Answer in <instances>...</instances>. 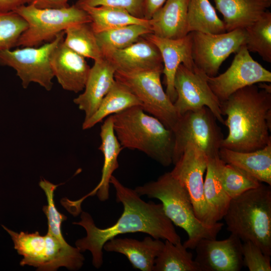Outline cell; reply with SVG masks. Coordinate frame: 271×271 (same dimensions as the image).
Instances as JSON below:
<instances>
[{"label":"cell","instance_id":"cell-25","mask_svg":"<svg viewBox=\"0 0 271 271\" xmlns=\"http://www.w3.org/2000/svg\"><path fill=\"white\" fill-rule=\"evenodd\" d=\"M134 106L142 107V103L126 86L116 81L95 113L83 122L82 129L91 128L105 117Z\"/></svg>","mask_w":271,"mask_h":271},{"label":"cell","instance_id":"cell-8","mask_svg":"<svg viewBox=\"0 0 271 271\" xmlns=\"http://www.w3.org/2000/svg\"><path fill=\"white\" fill-rule=\"evenodd\" d=\"M217 119L207 107L188 111L180 115L173 130L175 137L173 164L181 157L186 146L189 143L198 147L207 156L219 157L223 136Z\"/></svg>","mask_w":271,"mask_h":271},{"label":"cell","instance_id":"cell-26","mask_svg":"<svg viewBox=\"0 0 271 271\" xmlns=\"http://www.w3.org/2000/svg\"><path fill=\"white\" fill-rule=\"evenodd\" d=\"M81 9L89 15L95 33L132 24L151 28L150 20L137 18L123 9L108 6H84Z\"/></svg>","mask_w":271,"mask_h":271},{"label":"cell","instance_id":"cell-9","mask_svg":"<svg viewBox=\"0 0 271 271\" xmlns=\"http://www.w3.org/2000/svg\"><path fill=\"white\" fill-rule=\"evenodd\" d=\"M160 70L134 73L116 71V81L126 86L141 101L146 112L155 117L172 131L178 121V114L173 102L164 90Z\"/></svg>","mask_w":271,"mask_h":271},{"label":"cell","instance_id":"cell-3","mask_svg":"<svg viewBox=\"0 0 271 271\" xmlns=\"http://www.w3.org/2000/svg\"><path fill=\"white\" fill-rule=\"evenodd\" d=\"M115 134L122 148L137 150L164 167L173 164V131L141 106L112 115Z\"/></svg>","mask_w":271,"mask_h":271},{"label":"cell","instance_id":"cell-31","mask_svg":"<svg viewBox=\"0 0 271 271\" xmlns=\"http://www.w3.org/2000/svg\"><path fill=\"white\" fill-rule=\"evenodd\" d=\"M153 33L149 27L132 24L95 33L103 54L108 51L124 48L146 35Z\"/></svg>","mask_w":271,"mask_h":271},{"label":"cell","instance_id":"cell-19","mask_svg":"<svg viewBox=\"0 0 271 271\" xmlns=\"http://www.w3.org/2000/svg\"><path fill=\"white\" fill-rule=\"evenodd\" d=\"M63 41L51 54V68L63 89L78 93L84 88L91 67L85 58L69 48Z\"/></svg>","mask_w":271,"mask_h":271},{"label":"cell","instance_id":"cell-6","mask_svg":"<svg viewBox=\"0 0 271 271\" xmlns=\"http://www.w3.org/2000/svg\"><path fill=\"white\" fill-rule=\"evenodd\" d=\"M2 226L11 236L14 248L23 256L21 266H33L42 271H54L61 266L75 270L83 264L84 258L78 248L48 232L41 235L38 231L17 232Z\"/></svg>","mask_w":271,"mask_h":271},{"label":"cell","instance_id":"cell-15","mask_svg":"<svg viewBox=\"0 0 271 271\" xmlns=\"http://www.w3.org/2000/svg\"><path fill=\"white\" fill-rule=\"evenodd\" d=\"M100 137L101 145L98 149L102 153L104 162L99 183L90 193L79 200L71 201L64 198L61 201L62 205L74 216L82 211L81 204L87 197L96 194L101 201H105L109 198L110 179L119 167L117 158L123 149L114 131L112 115L107 117L101 125Z\"/></svg>","mask_w":271,"mask_h":271},{"label":"cell","instance_id":"cell-18","mask_svg":"<svg viewBox=\"0 0 271 271\" xmlns=\"http://www.w3.org/2000/svg\"><path fill=\"white\" fill-rule=\"evenodd\" d=\"M103 55L114 65L116 71L134 73L163 70L160 51L144 36L124 48L108 51Z\"/></svg>","mask_w":271,"mask_h":271},{"label":"cell","instance_id":"cell-30","mask_svg":"<svg viewBox=\"0 0 271 271\" xmlns=\"http://www.w3.org/2000/svg\"><path fill=\"white\" fill-rule=\"evenodd\" d=\"M215 165L222 187L231 199L261 184L245 171L232 164L225 163L219 157L216 158Z\"/></svg>","mask_w":271,"mask_h":271},{"label":"cell","instance_id":"cell-2","mask_svg":"<svg viewBox=\"0 0 271 271\" xmlns=\"http://www.w3.org/2000/svg\"><path fill=\"white\" fill-rule=\"evenodd\" d=\"M220 110L228 129L221 148L247 152L271 142V92L255 84L244 87L221 102Z\"/></svg>","mask_w":271,"mask_h":271},{"label":"cell","instance_id":"cell-12","mask_svg":"<svg viewBox=\"0 0 271 271\" xmlns=\"http://www.w3.org/2000/svg\"><path fill=\"white\" fill-rule=\"evenodd\" d=\"M195 66L209 77L217 75L222 63L245 44L244 29L220 34L190 32Z\"/></svg>","mask_w":271,"mask_h":271},{"label":"cell","instance_id":"cell-4","mask_svg":"<svg viewBox=\"0 0 271 271\" xmlns=\"http://www.w3.org/2000/svg\"><path fill=\"white\" fill-rule=\"evenodd\" d=\"M134 190L140 196L146 195L161 201L166 216L187 233L188 239L183 244L187 249H194L202 239H216L224 225L217 222L210 225L199 220L187 191L170 172L163 174L156 181L137 187Z\"/></svg>","mask_w":271,"mask_h":271},{"label":"cell","instance_id":"cell-5","mask_svg":"<svg viewBox=\"0 0 271 271\" xmlns=\"http://www.w3.org/2000/svg\"><path fill=\"white\" fill-rule=\"evenodd\" d=\"M227 230L271 255V187L261 184L231 199L223 216Z\"/></svg>","mask_w":271,"mask_h":271},{"label":"cell","instance_id":"cell-22","mask_svg":"<svg viewBox=\"0 0 271 271\" xmlns=\"http://www.w3.org/2000/svg\"><path fill=\"white\" fill-rule=\"evenodd\" d=\"M188 0H166L150 20L152 34L171 39L188 35Z\"/></svg>","mask_w":271,"mask_h":271},{"label":"cell","instance_id":"cell-16","mask_svg":"<svg viewBox=\"0 0 271 271\" xmlns=\"http://www.w3.org/2000/svg\"><path fill=\"white\" fill-rule=\"evenodd\" d=\"M242 244L232 234L223 240L202 239L194 249V260L201 271H239L243 265Z\"/></svg>","mask_w":271,"mask_h":271},{"label":"cell","instance_id":"cell-24","mask_svg":"<svg viewBox=\"0 0 271 271\" xmlns=\"http://www.w3.org/2000/svg\"><path fill=\"white\" fill-rule=\"evenodd\" d=\"M219 156L225 163L235 166L260 182L271 185V142L261 149L247 152L221 147Z\"/></svg>","mask_w":271,"mask_h":271},{"label":"cell","instance_id":"cell-27","mask_svg":"<svg viewBox=\"0 0 271 271\" xmlns=\"http://www.w3.org/2000/svg\"><path fill=\"white\" fill-rule=\"evenodd\" d=\"M187 24L189 33L216 34L226 32L223 21L209 0H188Z\"/></svg>","mask_w":271,"mask_h":271},{"label":"cell","instance_id":"cell-33","mask_svg":"<svg viewBox=\"0 0 271 271\" xmlns=\"http://www.w3.org/2000/svg\"><path fill=\"white\" fill-rule=\"evenodd\" d=\"M216 158H208L204 193L207 203L220 220L225 214L231 198L223 189L219 180L215 165Z\"/></svg>","mask_w":271,"mask_h":271},{"label":"cell","instance_id":"cell-10","mask_svg":"<svg viewBox=\"0 0 271 271\" xmlns=\"http://www.w3.org/2000/svg\"><path fill=\"white\" fill-rule=\"evenodd\" d=\"M65 32L58 34L51 41L40 47H24L0 51V65L14 69L27 88L31 83L39 84L46 90H51L54 77L50 64L51 54L64 39Z\"/></svg>","mask_w":271,"mask_h":271},{"label":"cell","instance_id":"cell-38","mask_svg":"<svg viewBox=\"0 0 271 271\" xmlns=\"http://www.w3.org/2000/svg\"><path fill=\"white\" fill-rule=\"evenodd\" d=\"M166 0H144V19L150 20Z\"/></svg>","mask_w":271,"mask_h":271},{"label":"cell","instance_id":"cell-39","mask_svg":"<svg viewBox=\"0 0 271 271\" xmlns=\"http://www.w3.org/2000/svg\"><path fill=\"white\" fill-rule=\"evenodd\" d=\"M35 0H0V12L14 11L19 7L33 4Z\"/></svg>","mask_w":271,"mask_h":271},{"label":"cell","instance_id":"cell-29","mask_svg":"<svg viewBox=\"0 0 271 271\" xmlns=\"http://www.w3.org/2000/svg\"><path fill=\"white\" fill-rule=\"evenodd\" d=\"M63 42L69 48L84 58L94 61L103 58L95 33L90 23H81L70 26L65 31Z\"/></svg>","mask_w":271,"mask_h":271},{"label":"cell","instance_id":"cell-36","mask_svg":"<svg viewBox=\"0 0 271 271\" xmlns=\"http://www.w3.org/2000/svg\"><path fill=\"white\" fill-rule=\"evenodd\" d=\"M243 265L249 271H270V258L263 253L261 249L250 241L242 244Z\"/></svg>","mask_w":271,"mask_h":271},{"label":"cell","instance_id":"cell-1","mask_svg":"<svg viewBox=\"0 0 271 271\" xmlns=\"http://www.w3.org/2000/svg\"><path fill=\"white\" fill-rule=\"evenodd\" d=\"M110 183L115 189L116 201L121 203L123 207L122 213L116 223L105 228H98L91 215L84 211L81 214V220L73 222L82 226L86 231V236L77 240L75 245L81 252H91L94 267L99 268L103 263L104 243L120 234L142 232L174 244L181 241L172 222L165 213L162 203L146 202L134 189L125 187L113 175Z\"/></svg>","mask_w":271,"mask_h":271},{"label":"cell","instance_id":"cell-14","mask_svg":"<svg viewBox=\"0 0 271 271\" xmlns=\"http://www.w3.org/2000/svg\"><path fill=\"white\" fill-rule=\"evenodd\" d=\"M211 89L220 102L244 87L271 82V72L251 56L245 45L235 53L229 67L223 73L213 77L206 75Z\"/></svg>","mask_w":271,"mask_h":271},{"label":"cell","instance_id":"cell-34","mask_svg":"<svg viewBox=\"0 0 271 271\" xmlns=\"http://www.w3.org/2000/svg\"><path fill=\"white\" fill-rule=\"evenodd\" d=\"M27 28L26 20L14 11L0 12V51L17 46Z\"/></svg>","mask_w":271,"mask_h":271},{"label":"cell","instance_id":"cell-21","mask_svg":"<svg viewBox=\"0 0 271 271\" xmlns=\"http://www.w3.org/2000/svg\"><path fill=\"white\" fill-rule=\"evenodd\" d=\"M164 245L160 239L150 236L140 241L132 238H113L103 246L106 251L124 254L134 268L142 271H153L155 260Z\"/></svg>","mask_w":271,"mask_h":271},{"label":"cell","instance_id":"cell-20","mask_svg":"<svg viewBox=\"0 0 271 271\" xmlns=\"http://www.w3.org/2000/svg\"><path fill=\"white\" fill-rule=\"evenodd\" d=\"M116 71L114 65L104 57L94 61L84 91L73 99L74 103L85 113L84 121L92 116L104 97L114 85Z\"/></svg>","mask_w":271,"mask_h":271},{"label":"cell","instance_id":"cell-40","mask_svg":"<svg viewBox=\"0 0 271 271\" xmlns=\"http://www.w3.org/2000/svg\"><path fill=\"white\" fill-rule=\"evenodd\" d=\"M70 0H35L32 4L38 8H62L69 6Z\"/></svg>","mask_w":271,"mask_h":271},{"label":"cell","instance_id":"cell-17","mask_svg":"<svg viewBox=\"0 0 271 271\" xmlns=\"http://www.w3.org/2000/svg\"><path fill=\"white\" fill-rule=\"evenodd\" d=\"M144 37L154 43L160 51L163 63L162 73L165 75V92L174 103L177 97L174 79L178 67L182 64L191 70L196 67L192 55L191 33L177 39L163 38L152 33Z\"/></svg>","mask_w":271,"mask_h":271},{"label":"cell","instance_id":"cell-23","mask_svg":"<svg viewBox=\"0 0 271 271\" xmlns=\"http://www.w3.org/2000/svg\"><path fill=\"white\" fill-rule=\"evenodd\" d=\"M213 1L223 16L226 32L249 26L271 6V0Z\"/></svg>","mask_w":271,"mask_h":271},{"label":"cell","instance_id":"cell-11","mask_svg":"<svg viewBox=\"0 0 271 271\" xmlns=\"http://www.w3.org/2000/svg\"><path fill=\"white\" fill-rule=\"evenodd\" d=\"M207 161L206 155L196 145L189 143L170 172L187 191L197 218L212 225L219 220L204 196L203 176Z\"/></svg>","mask_w":271,"mask_h":271},{"label":"cell","instance_id":"cell-37","mask_svg":"<svg viewBox=\"0 0 271 271\" xmlns=\"http://www.w3.org/2000/svg\"><path fill=\"white\" fill-rule=\"evenodd\" d=\"M75 5L80 8L84 6L119 8L137 18L144 19V0H77Z\"/></svg>","mask_w":271,"mask_h":271},{"label":"cell","instance_id":"cell-13","mask_svg":"<svg viewBox=\"0 0 271 271\" xmlns=\"http://www.w3.org/2000/svg\"><path fill=\"white\" fill-rule=\"evenodd\" d=\"M174 88L177 97L174 105L179 116L188 111L207 107L223 124L220 102L209 87L204 72L196 67L191 70L180 64L175 74Z\"/></svg>","mask_w":271,"mask_h":271},{"label":"cell","instance_id":"cell-35","mask_svg":"<svg viewBox=\"0 0 271 271\" xmlns=\"http://www.w3.org/2000/svg\"><path fill=\"white\" fill-rule=\"evenodd\" d=\"M39 186L44 191L47 205L43 207L48 220V232L62 241H65L61 231V225L67 217L57 210L54 200V192L59 185H55L44 179L41 180Z\"/></svg>","mask_w":271,"mask_h":271},{"label":"cell","instance_id":"cell-32","mask_svg":"<svg viewBox=\"0 0 271 271\" xmlns=\"http://www.w3.org/2000/svg\"><path fill=\"white\" fill-rule=\"evenodd\" d=\"M245 46L249 52L257 53L271 62V13L266 11L253 23L244 29Z\"/></svg>","mask_w":271,"mask_h":271},{"label":"cell","instance_id":"cell-7","mask_svg":"<svg viewBox=\"0 0 271 271\" xmlns=\"http://www.w3.org/2000/svg\"><path fill=\"white\" fill-rule=\"evenodd\" d=\"M28 23L17 46L38 47L52 41L56 36L72 25L90 23V18L83 9L75 5L62 8H38L33 4L14 11Z\"/></svg>","mask_w":271,"mask_h":271},{"label":"cell","instance_id":"cell-28","mask_svg":"<svg viewBox=\"0 0 271 271\" xmlns=\"http://www.w3.org/2000/svg\"><path fill=\"white\" fill-rule=\"evenodd\" d=\"M153 271H201L191 252L182 244L165 240L155 260Z\"/></svg>","mask_w":271,"mask_h":271}]
</instances>
